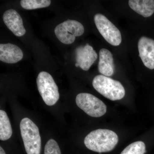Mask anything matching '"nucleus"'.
Masks as SVG:
<instances>
[{"mask_svg": "<svg viewBox=\"0 0 154 154\" xmlns=\"http://www.w3.org/2000/svg\"><path fill=\"white\" fill-rule=\"evenodd\" d=\"M118 135L114 131L106 129L95 130L86 136L84 143L92 151L102 153L113 150L118 143Z\"/></svg>", "mask_w": 154, "mask_h": 154, "instance_id": "nucleus-1", "label": "nucleus"}, {"mask_svg": "<svg viewBox=\"0 0 154 154\" xmlns=\"http://www.w3.org/2000/svg\"><path fill=\"white\" fill-rule=\"evenodd\" d=\"M20 129L27 154H40L41 139L37 125L30 119L24 118L20 122Z\"/></svg>", "mask_w": 154, "mask_h": 154, "instance_id": "nucleus-2", "label": "nucleus"}, {"mask_svg": "<svg viewBox=\"0 0 154 154\" xmlns=\"http://www.w3.org/2000/svg\"><path fill=\"white\" fill-rule=\"evenodd\" d=\"M92 84L98 93L111 101L120 100L125 95V90L120 82L103 75L94 77Z\"/></svg>", "mask_w": 154, "mask_h": 154, "instance_id": "nucleus-3", "label": "nucleus"}, {"mask_svg": "<svg viewBox=\"0 0 154 154\" xmlns=\"http://www.w3.org/2000/svg\"><path fill=\"white\" fill-rule=\"evenodd\" d=\"M36 84L39 94L46 105H55L59 99L60 94L52 76L47 72H41L36 79Z\"/></svg>", "mask_w": 154, "mask_h": 154, "instance_id": "nucleus-4", "label": "nucleus"}, {"mask_svg": "<svg viewBox=\"0 0 154 154\" xmlns=\"http://www.w3.org/2000/svg\"><path fill=\"white\" fill-rule=\"evenodd\" d=\"M75 101L77 106L91 117H100L107 112L105 103L92 94L81 93L77 95Z\"/></svg>", "mask_w": 154, "mask_h": 154, "instance_id": "nucleus-5", "label": "nucleus"}, {"mask_svg": "<svg viewBox=\"0 0 154 154\" xmlns=\"http://www.w3.org/2000/svg\"><path fill=\"white\" fill-rule=\"evenodd\" d=\"M85 28L80 22L74 20H66L57 25L54 33L58 39L63 44H72L76 36H82Z\"/></svg>", "mask_w": 154, "mask_h": 154, "instance_id": "nucleus-6", "label": "nucleus"}, {"mask_svg": "<svg viewBox=\"0 0 154 154\" xmlns=\"http://www.w3.org/2000/svg\"><path fill=\"white\" fill-rule=\"evenodd\" d=\"M94 22L97 29L109 44L118 46L122 42L121 33L119 30L104 15L97 14L94 16Z\"/></svg>", "mask_w": 154, "mask_h": 154, "instance_id": "nucleus-7", "label": "nucleus"}, {"mask_svg": "<svg viewBox=\"0 0 154 154\" xmlns=\"http://www.w3.org/2000/svg\"><path fill=\"white\" fill-rule=\"evenodd\" d=\"M139 56L145 66L150 69H154V40L143 36L138 43Z\"/></svg>", "mask_w": 154, "mask_h": 154, "instance_id": "nucleus-8", "label": "nucleus"}, {"mask_svg": "<svg viewBox=\"0 0 154 154\" xmlns=\"http://www.w3.org/2000/svg\"><path fill=\"white\" fill-rule=\"evenodd\" d=\"M75 54L77 63L85 71L88 70L98 58L95 51L88 44L77 48Z\"/></svg>", "mask_w": 154, "mask_h": 154, "instance_id": "nucleus-9", "label": "nucleus"}, {"mask_svg": "<svg viewBox=\"0 0 154 154\" xmlns=\"http://www.w3.org/2000/svg\"><path fill=\"white\" fill-rule=\"evenodd\" d=\"M3 21L8 28L17 36H22L26 33L23 20L18 12L14 9H10L5 12Z\"/></svg>", "mask_w": 154, "mask_h": 154, "instance_id": "nucleus-10", "label": "nucleus"}, {"mask_svg": "<svg viewBox=\"0 0 154 154\" xmlns=\"http://www.w3.org/2000/svg\"><path fill=\"white\" fill-rule=\"evenodd\" d=\"M23 57L20 48L15 45L7 43L0 44V60L8 63H15Z\"/></svg>", "mask_w": 154, "mask_h": 154, "instance_id": "nucleus-11", "label": "nucleus"}, {"mask_svg": "<svg viewBox=\"0 0 154 154\" xmlns=\"http://www.w3.org/2000/svg\"><path fill=\"white\" fill-rule=\"evenodd\" d=\"M98 69L99 72L107 77L112 76L114 72V64L113 55L108 50L102 48L99 53Z\"/></svg>", "mask_w": 154, "mask_h": 154, "instance_id": "nucleus-12", "label": "nucleus"}, {"mask_svg": "<svg viewBox=\"0 0 154 154\" xmlns=\"http://www.w3.org/2000/svg\"><path fill=\"white\" fill-rule=\"evenodd\" d=\"M128 5L134 11L145 18L151 17L154 14L153 0H130Z\"/></svg>", "mask_w": 154, "mask_h": 154, "instance_id": "nucleus-13", "label": "nucleus"}, {"mask_svg": "<svg viewBox=\"0 0 154 154\" xmlns=\"http://www.w3.org/2000/svg\"><path fill=\"white\" fill-rule=\"evenodd\" d=\"M12 127L8 116L4 110H0V140H7L12 136Z\"/></svg>", "mask_w": 154, "mask_h": 154, "instance_id": "nucleus-14", "label": "nucleus"}, {"mask_svg": "<svg viewBox=\"0 0 154 154\" xmlns=\"http://www.w3.org/2000/svg\"><path fill=\"white\" fill-rule=\"evenodd\" d=\"M49 0H22L20 4L23 8L31 10L47 8L51 5Z\"/></svg>", "mask_w": 154, "mask_h": 154, "instance_id": "nucleus-15", "label": "nucleus"}, {"mask_svg": "<svg viewBox=\"0 0 154 154\" xmlns=\"http://www.w3.org/2000/svg\"><path fill=\"white\" fill-rule=\"evenodd\" d=\"M146 152L145 144L143 142L138 141L128 146L120 154H145Z\"/></svg>", "mask_w": 154, "mask_h": 154, "instance_id": "nucleus-16", "label": "nucleus"}, {"mask_svg": "<svg viewBox=\"0 0 154 154\" xmlns=\"http://www.w3.org/2000/svg\"><path fill=\"white\" fill-rule=\"evenodd\" d=\"M44 154H61L56 141L52 139L48 141L45 146Z\"/></svg>", "mask_w": 154, "mask_h": 154, "instance_id": "nucleus-17", "label": "nucleus"}, {"mask_svg": "<svg viewBox=\"0 0 154 154\" xmlns=\"http://www.w3.org/2000/svg\"><path fill=\"white\" fill-rule=\"evenodd\" d=\"M0 154H6L2 146L0 147Z\"/></svg>", "mask_w": 154, "mask_h": 154, "instance_id": "nucleus-18", "label": "nucleus"}, {"mask_svg": "<svg viewBox=\"0 0 154 154\" xmlns=\"http://www.w3.org/2000/svg\"><path fill=\"white\" fill-rule=\"evenodd\" d=\"M75 66L76 67H79V64H78V63H75Z\"/></svg>", "mask_w": 154, "mask_h": 154, "instance_id": "nucleus-19", "label": "nucleus"}]
</instances>
